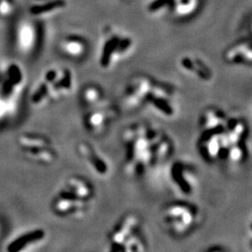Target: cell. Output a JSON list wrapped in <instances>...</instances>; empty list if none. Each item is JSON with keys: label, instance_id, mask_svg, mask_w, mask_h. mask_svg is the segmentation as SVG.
I'll return each instance as SVG.
<instances>
[{"label": "cell", "instance_id": "1", "mask_svg": "<svg viewBox=\"0 0 252 252\" xmlns=\"http://www.w3.org/2000/svg\"><path fill=\"white\" fill-rule=\"evenodd\" d=\"M164 133L146 124L129 126L124 133L126 147V172L140 177L146 170L156 164L155 148Z\"/></svg>", "mask_w": 252, "mask_h": 252}, {"label": "cell", "instance_id": "2", "mask_svg": "<svg viewBox=\"0 0 252 252\" xmlns=\"http://www.w3.org/2000/svg\"><path fill=\"white\" fill-rule=\"evenodd\" d=\"M162 216L172 234L180 236L188 234L196 224L198 208L188 202L176 201L163 207Z\"/></svg>", "mask_w": 252, "mask_h": 252}, {"label": "cell", "instance_id": "3", "mask_svg": "<svg viewBox=\"0 0 252 252\" xmlns=\"http://www.w3.org/2000/svg\"><path fill=\"white\" fill-rule=\"evenodd\" d=\"M223 130L201 132L197 141V150L201 157L207 162L224 160L229 144L223 135Z\"/></svg>", "mask_w": 252, "mask_h": 252}, {"label": "cell", "instance_id": "4", "mask_svg": "<svg viewBox=\"0 0 252 252\" xmlns=\"http://www.w3.org/2000/svg\"><path fill=\"white\" fill-rule=\"evenodd\" d=\"M155 81L147 75H138L129 81L124 94V101L130 108L141 107L147 103Z\"/></svg>", "mask_w": 252, "mask_h": 252}, {"label": "cell", "instance_id": "5", "mask_svg": "<svg viewBox=\"0 0 252 252\" xmlns=\"http://www.w3.org/2000/svg\"><path fill=\"white\" fill-rule=\"evenodd\" d=\"M139 220L138 218L129 214L124 217L113 231L109 234V245L111 252H124V248L128 241L138 234Z\"/></svg>", "mask_w": 252, "mask_h": 252}, {"label": "cell", "instance_id": "6", "mask_svg": "<svg viewBox=\"0 0 252 252\" xmlns=\"http://www.w3.org/2000/svg\"><path fill=\"white\" fill-rule=\"evenodd\" d=\"M147 103L165 117H172L176 112L174 89L164 83H158L155 81Z\"/></svg>", "mask_w": 252, "mask_h": 252}, {"label": "cell", "instance_id": "7", "mask_svg": "<svg viewBox=\"0 0 252 252\" xmlns=\"http://www.w3.org/2000/svg\"><path fill=\"white\" fill-rule=\"evenodd\" d=\"M133 41L128 36L110 35L105 40L100 54V64L103 67H108L115 62L118 57L125 54L132 48Z\"/></svg>", "mask_w": 252, "mask_h": 252}, {"label": "cell", "instance_id": "8", "mask_svg": "<svg viewBox=\"0 0 252 252\" xmlns=\"http://www.w3.org/2000/svg\"><path fill=\"white\" fill-rule=\"evenodd\" d=\"M169 176L175 186L184 195L192 193L193 184V169L182 161H175L170 166Z\"/></svg>", "mask_w": 252, "mask_h": 252}, {"label": "cell", "instance_id": "9", "mask_svg": "<svg viewBox=\"0 0 252 252\" xmlns=\"http://www.w3.org/2000/svg\"><path fill=\"white\" fill-rule=\"evenodd\" d=\"M58 196L88 202L93 196V188L84 180L79 178H71L66 181L63 189L60 191Z\"/></svg>", "mask_w": 252, "mask_h": 252}, {"label": "cell", "instance_id": "10", "mask_svg": "<svg viewBox=\"0 0 252 252\" xmlns=\"http://www.w3.org/2000/svg\"><path fill=\"white\" fill-rule=\"evenodd\" d=\"M249 135L250 128L244 119L238 117L227 118L223 135L229 146L246 142Z\"/></svg>", "mask_w": 252, "mask_h": 252}, {"label": "cell", "instance_id": "11", "mask_svg": "<svg viewBox=\"0 0 252 252\" xmlns=\"http://www.w3.org/2000/svg\"><path fill=\"white\" fill-rule=\"evenodd\" d=\"M227 116L220 108H207L201 114L199 126L201 132L224 129Z\"/></svg>", "mask_w": 252, "mask_h": 252}, {"label": "cell", "instance_id": "12", "mask_svg": "<svg viewBox=\"0 0 252 252\" xmlns=\"http://www.w3.org/2000/svg\"><path fill=\"white\" fill-rule=\"evenodd\" d=\"M224 60L231 64H252V44L239 42L231 46L224 53Z\"/></svg>", "mask_w": 252, "mask_h": 252}, {"label": "cell", "instance_id": "13", "mask_svg": "<svg viewBox=\"0 0 252 252\" xmlns=\"http://www.w3.org/2000/svg\"><path fill=\"white\" fill-rule=\"evenodd\" d=\"M180 65L185 71L192 74L201 81H208L212 79V71L204 61L192 56H184L180 60Z\"/></svg>", "mask_w": 252, "mask_h": 252}, {"label": "cell", "instance_id": "14", "mask_svg": "<svg viewBox=\"0 0 252 252\" xmlns=\"http://www.w3.org/2000/svg\"><path fill=\"white\" fill-rule=\"evenodd\" d=\"M114 116L115 112L112 108H95L85 116V126L93 132L100 131L107 126L108 122Z\"/></svg>", "mask_w": 252, "mask_h": 252}, {"label": "cell", "instance_id": "15", "mask_svg": "<svg viewBox=\"0 0 252 252\" xmlns=\"http://www.w3.org/2000/svg\"><path fill=\"white\" fill-rule=\"evenodd\" d=\"M79 152L96 174L104 176L108 173V164L93 146L85 142H81L79 145Z\"/></svg>", "mask_w": 252, "mask_h": 252}, {"label": "cell", "instance_id": "16", "mask_svg": "<svg viewBox=\"0 0 252 252\" xmlns=\"http://www.w3.org/2000/svg\"><path fill=\"white\" fill-rule=\"evenodd\" d=\"M17 45L21 52L29 53L36 44V32L33 24L23 22L20 24L16 33Z\"/></svg>", "mask_w": 252, "mask_h": 252}, {"label": "cell", "instance_id": "17", "mask_svg": "<svg viewBox=\"0 0 252 252\" xmlns=\"http://www.w3.org/2000/svg\"><path fill=\"white\" fill-rule=\"evenodd\" d=\"M72 86V72L66 68L62 69L57 80L54 81L50 86L49 98L50 97H54V98L62 97L64 94H68L71 91Z\"/></svg>", "mask_w": 252, "mask_h": 252}, {"label": "cell", "instance_id": "18", "mask_svg": "<svg viewBox=\"0 0 252 252\" xmlns=\"http://www.w3.org/2000/svg\"><path fill=\"white\" fill-rule=\"evenodd\" d=\"M45 237V232L42 229H36L25 233L11 241L8 246V252H18L25 250L31 244L41 241Z\"/></svg>", "mask_w": 252, "mask_h": 252}, {"label": "cell", "instance_id": "19", "mask_svg": "<svg viewBox=\"0 0 252 252\" xmlns=\"http://www.w3.org/2000/svg\"><path fill=\"white\" fill-rule=\"evenodd\" d=\"M23 71L21 67L16 63L9 64L6 76L4 78L3 85H2V96L9 95L15 89H17L23 82Z\"/></svg>", "mask_w": 252, "mask_h": 252}, {"label": "cell", "instance_id": "20", "mask_svg": "<svg viewBox=\"0 0 252 252\" xmlns=\"http://www.w3.org/2000/svg\"><path fill=\"white\" fill-rule=\"evenodd\" d=\"M86 204L87 202L63 198L58 196L54 201V209L59 215H63V216L74 215V214H79L81 211H82L85 208Z\"/></svg>", "mask_w": 252, "mask_h": 252}, {"label": "cell", "instance_id": "21", "mask_svg": "<svg viewBox=\"0 0 252 252\" xmlns=\"http://www.w3.org/2000/svg\"><path fill=\"white\" fill-rule=\"evenodd\" d=\"M25 155L35 162L42 163H50L56 159V153L53 147L47 148H36V149H25L22 150Z\"/></svg>", "mask_w": 252, "mask_h": 252}, {"label": "cell", "instance_id": "22", "mask_svg": "<svg viewBox=\"0 0 252 252\" xmlns=\"http://www.w3.org/2000/svg\"><path fill=\"white\" fill-rule=\"evenodd\" d=\"M61 48L66 55L78 58L82 56L85 53L86 44L80 37L68 36L62 42Z\"/></svg>", "mask_w": 252, "mask_h": 252}, {"label": "cell", "instance_id": "23", "mask_svg": "<svg viewBox=\"0 0 252 252\" xmlns=\"http://www.w3.org/2000/svg\"><path fill=\"white\" fill-rule=\"evenodd\" d=\"M18 144L22 150L53 147L52 142L45 137L41 135H30V134L20 135L18 137Z\"/></svg>", "mask_w": 252, "mask_h": 252}, {"label": "cell", "instance_id": "24", "mask_svg": "<svg viewBox=\"0 0 252 252\" xmlns=\"http://www.w3.org/2000/svg\"><path fill=\"white\" fill-rule=\"evenodd\" d=\"M248 158V149L246 142L230 145L226 152L224 160L233 164H239L245 162Z\"/></svg>", "mask_w": 252, "mask_h": 252}, {"label": "cell", "instance_id": "25", "mask_svg": "<svg viewBox=\"0 0 252 252\" xmlns=\"http://www.w3.org/2000/svg\"><path fill=\"white\" fill-rule=\"evenodd\" d=\"M37 3L31 7L34 15H44L54 10L62 9L65 5L64 0H36Z\"/></svg>", "mask_w": 252, "mask_h": 252}, {"label": "cell", "instance_id": "26", "mask_svg": "<svg viewBox=\"0 0 252 252\" xmlns=\"http://www.w3.org/2000/svg\"><path fill=\"white\" fill-rule=\"evenodd\" d=\"M102 97L101 91L94 86H88L82 92V99L85 104L94 106L99 102Z\"/></svg>", "mask_w": 252, "mask_h": 252}, {"label": "cell", "instance_id": "27", "mask_svg": "<svg viewBox=\"0 0 252 252\" xmlns=\"http://www.w3.org/2000/svg\"><path fill=\"white\" fill-rule=\"evenodd\" d=\"M7 110H8V108H7L6 102L3 98H0V120L5 116Z\"/></svg>", "mask_w": 252, "mask_h": 252}, {"label": "cell", "instance_id": "28", "mask_svg": "<svg viewBox=\"0 0 252 252\" xmlns=\"http://www.w3.org/2000/svg\"><path fill=\"white\" fill-rule=\"evenodd\" d=\"M207 251H208V252H217V251H218V252H223V251H225V250H224V249H222L221 247H215V248H213V247H212V248L208 249Z\"/></svg>", "mask_w": 252, "mask_h": 252}, {"label": "cell", "instance_id": "29", "mask_svg": "<svg viewBox=\"0 0 252 252\" xmlns=\"http://www.w3.org/2000/svg\"><path fill=\"white\" fill-rule=\"evenodd\" d=\"M251 229H252V225H251ZM251 245H252V240H251Z\"/></svg>", "mask_w": 252, "mask_h": 252}, {"label": "cell", "instance_id": "30", "mask_svg": "<svg viewBox=\"0 0 252 252\" xmlns=\"http://www.w3.org/2000/svg\"><path fill=\"white\" fill-rule=\"evenodd\" d=\"M0 81H1V72H0Z\"/></svg>", "mask_w": 252, "mask_h": 252}, {"label": "cell", "instance_id": "31", "mask_svg": "<svg viewBox=\"0 0 252 252\" xmlns=\"http://www.w3.org/2000/svg\"><path fill=\"white\" fill-rule=\"evenodd\" d=\"M1 1H2V0H0V2H1Z\"/></svg>", "mask_w": 252, "mask_h": 252}]
</instances>
